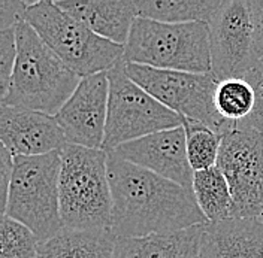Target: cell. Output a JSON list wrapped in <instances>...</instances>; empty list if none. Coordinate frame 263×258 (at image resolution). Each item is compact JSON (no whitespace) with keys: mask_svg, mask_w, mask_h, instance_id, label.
<instances>
[{"mask_svg":"<svg viewBox=\"0 0 263 258\" xmlns=\"http://www.w3.org/2000/svg\"><path fill=\"white\" fill-rule=\"evenodd\" d=\"M112 193L111 231L117 239L174 233L206 224L193 190L108 154Z\"/></svg>","mask_w":263,"mask_h":258,"instance_id":"obj_1","label":"cell"},{"mask_svg":"<svg viewBox=\"0 0 263 258\" xmlns=\"http://www.w3.org/2000/svg\"><path fill=\"white\" fill-rule=\"evenodd\" d=\"M16 63L2 105L55 116L81 82L27 21L16 26Z\"/></svg>","mask_w":263,"mask_h":258,"instance_id":"obj_2","label":"cell"},{"mask_svg":"<svg viewBox=\"0 0 263 258\" xmlns=\"http://www.w3.org/2000/svg\"><path fill=\"white\" fill-rule=\"evenodd\" d=\"M60 215L63 228H111L112 193L108 152L66 144L60 151Z\"/></svg>","mask_w":263,"mask_h":258,"instance_id":"obj_3","label":"cell"},{"mask_svg":"<svg viewBox=\"0 0 263 258\" xmlns=\"http://www.w3.org/2000/svg\"><path fill=\"white\" fill-rule=\"evenodd\" d=\"M123 62L164 70L211 73L210 27L206 23L169 24L138 16L124 45Z\"/></svg>","mask_w":263,"mask_h":258,"instance_id":"obj_4","label":"cell"},{"mask_svg":"<svg viewBox=\"0 0 263 258\" xmlns=\"http://www.w3.org/2000/svg\"><path fill=\"white\" fill-rule=\"evenodd\" d=\"M62 154L14 157V175L3 215L29 227L41 243L63 230L60 215Z\"/></svg>","mask_w":263,"mask_h":258,"instance_id":"obj_5","label":"cell"},{"mask_svg":"<svg viewBox=\"0 0 263 258\" xmlns=\"http://www.w3.org/2000/svg\"><path fill=\"white\" fill-rule=\"evenodd\" d=\"M26 21L49 49L81 78L108 72L123 60L124 47L106 41L66 14L55 2H32Z\"/></svg>","mask_w":263,"mask_h":258,"instance_id":"obj_6","label":"cell"},{"mask_svg":"<svg viewBox=\"0 0 263 258\" xmlns=\"http://www.w3.org/2000/svg\"><path fill=\"white\" fill-rule=\"evenodd\" d=\"M109 100L102 149L112 152L132 141L182 126V116L156 100L127 76L120 60L108 70Z\"/></svg>","mask_w":263,"mask_h":258,"instance_id":"obj_7","label":"cell"},{"mask_svg":"<svg viewBox=\"0 0 263 258\" xmlns=\"http://www.w3.org/2000/svg\"><path fill=\"white\" fill-rule=\"evenodd\" d=\"M132 81L182 118L205 124L220 136L236 124L221 118L214 106L217 78L213 73L164 70L149 66L124 63Z\"/></svg>","mask_w":263,"mask_h":258,"instance_id":"obj_8","label":"cell"},{"mask_svg":"<svg viewBox=\"0 0 263 258\" xmlns=\"http://www.w3.org/2000/svg\"><path fill=\"white\" fill-rule=\"evenodd\" d=\"M217 167L229 184L232 218H263V133L241 124L226 131Z\"/></svg>","mask_w":263,"mask_h":258,"instance_id":"obj_9","label":"cell"},{"mask_svg":"<svg viewBox=\"0 0 263 258\" xmlns=\"http://www.w3.org/2000/svg\"><path fill=\"white\" fill-rule=\"evenodd\" d=\"M210 27L211 73L217 81L244 78L254 65L253 27L247 0H223Z\"/></svg>","mask_w":263,"mask_h":258,"instance_id":"obj_10","label":"cell"},{"mask_svg":"<svg viewBox=\"0 0 263 258\" xmlns=\"http://www.w3.org/2000/svg\"><path fill=\"white\" fill-rule=\"evenodd\" d=\"M109 100L108 72L82 78L55 120L67 144L102 149Z\"/></svg>","mask_w":263,"mask_h":258,"instance_id":"obj_11","label":"cell"},{"mask_svg":"<svg viewBox=\"0 0 263 258\" xmlns=\"http://www.w3.org/2000/svg\"><path fill=\"white\" fill-rule=\"evenodd\" d=\"M109 154L185 188L192 190L193 187L195 172L189 162L185 130L182 126L123 144Z\"/></svg>","mask_w":263,"mask_h":258,"instance_id":"obj_12","label":"cell"},{"mask_svg":"<svg viewBox=\"0 0 263 258\" xmlns=\"http://www.w3.org/2000/svg\"><path fill=\"white\" fill-rule=\"evenodd\" d=\"M0 139L14 157H36L62 151L67 144L55 116L2 105Z\"/></svg>","mask_w":263,"mask_h":258,"instance_id":"obj_13","label":"cell"},{"mask_svg":"<svg viewBox=\"0 0 263 258\" xmlns=\"http://www.w3.org/2000/svg\"><path fill=\"white\" fill-rule=\"evenodd\" d=\"M55 3L98 36L123 47L138 18L132 0H63Z\"/></svg>","mask_w":263,"mask_h":258,"instance_id":"obj_14","label":"cell"},{"mask_svg":"<svg viewBox=\"0 0 263 258\" xmlns=\"http://www.w3.org/2000/svg\"><path fill=\"white\" fill-rule=\"evenodd\" d=\"M203 258H263V218H228L205 224Z\"/></svg>","mask_w":263,"mask_h":258,"instance_id":"obj_15","label":"cell"},{"mask_svg":"<svg viewBox=\"0 0 263 258\" xmlns=\"http://www.w3.org/2000/svg\"><path fill=\"white\" fill-rule=\"evenodd\" d=\"M203 231L205 224H199L174 233L117 239L115 258H203Z\"/></svg>","mask_w":263,"mask_h":258,"instance_id":"obj_16","label":"cell"},{"mask_svg":"<svg viewBox=\"0 0 263 258\" xmlns=\"http://www.w3.org/2000/svg\"><path fill=\"white\" fill-rule=\"evenodd\" d=\"M115 243L111 228H63L48 242L39 245V258H115Z\"/></svg>","mask_w":263,"mask_h":258,"instance_id":"obj_17","label":"cell"},{"mask_svg":"<svg viewBox=\"0 0 263 258\" xmlns=\"http://www.w3.org/2000/svg\"><path fill=\"white\" fill-rule=\"evenodd\" d=\"M223 0H151L135 2L136 16L153 21L182 24L210 23Z\"/></svg>","mask_w":263,"mask_h":258,"instance_id":"obj_18","label":"cell"},{"mask_svg":"<svg viewBox=\"0 0 263 258\" xmlns=\"http://www.w3.org/2000/svg\"><path fill=\"white\" fill-rule=\"evenodd\" d=\"M192 190L197 206L208 223H218L232 218L233 199L230 194L229 184L217 166L195 172Z\"/></svg>","mask_w":263,"mask_h":258,"instance_id":"obj_19","label":"cell"},{"mask_svg":"<svg viewBox=\"0 0 263 258\" xmlns=\"http://www.w3.org/2000/svg\"><path fill=\"white\" fill-rule=\"evenodd\" d=\"M254 91L244 78L218 81L214 93V106L226 121L238 124L247 120L254 109Z\"/></svg>","mask_w":263,"mask_h":258,"instance_id":"obj_20","label":"cell"},{"mask_svg":"<svg viewBox=\"0 0 263 258\" xmlns=\"http://www.w3.org/2000/svg\"><path fill=\"white\" fill-rule=\"evenodd\" d=\"M182 127L185 130L187 155L193 172H200L217 166L221 136L202 123L182 118Z\"/></svg>","mask_w":263,"mask_h":258,"instance_id":"obj_21","label":"cell"},{"mask_svg":"<svg viewBox=\"0 0 263 258\" xmlns=\"http://www.w3.org/2000/svg\"><path fill=\"white\" fill-rule=\"evenodd\" d=\"M41 242L32 230L3 215L0 233V258H37Z\"/></svg>","mask_w":263,"mask_h":258,"instance_id":"obj_22","label":"cell"},{"mask_svg":"<svg viewBox=\"0 0 263 258\" xmlns=\"http://www.w3.org/2000/svg\"><path fill=\"white\" fill-rule=\"evenodd\" d=\"M16 29L0 30V96H6L16 63Z\"/></svg>","mask_w":263,"mask_h":258,"instance_id":"obj_23","label":"cell"},{"mask_svg":"<svg viewBox=\"0 0 263 258\" xmlns=\"http://www.w3.org/2000/svg\"><path fill=\"white\" fill-rule=\"evenodd\" d=\"M244 80L253 87L256 102H254V109L250 113V116L238 124L253 127L263 133V62L260 60L254 62V65L244 75Z\"/></svg>","mask_w":263,"mask_h":258,"instance_id":"obj_24","label":"cell"},{"mask_svg":"<svg viewBox=\"0 0 263 258\" xmlns=\"http://www.w3.org/2000/svg\"><path fill=\"white\" fill-rule=\"evenodd\" d=\"M30 3L26 0H0V30L16 29L21 21H26V11Z\"/></svg>","mask_w":263,"mask_h":258,"instance_id":"obj_25","label":"cell"},{"mask_svg":"<svg viewBox=\"0 0 263 258\" xmlns=\"http://www.w3.org/2000/svg\"><path fill=\"white\" fill-rule=\"evenodd\" d=\"M251 27H253V52L256 60L263 62V0H247Z\"/></svg>","mask_w":263,"mask_h":258,"instance_id":"obj_26","label":"cell"},{"mask_svg":"<svg viewBox=\"0 0 263 258\" xmlns=\"http://www.w3.org/2000/svg\"><path fill=\"white\" fill-rule=\"evenodd\" d=\"M14 175V155L2 145L0 149V182H2V210H5L9 187Z\"/></svg>","mask_w":263,"mask_h":258,"instance_id":"obj_27","label":"cell"},{"mask_svg":"<svg viewBox=\"0 0 263 258\" xmlns=\"http://www.w3.org/2000/svg\"><path fill=\"white\" fill-rule=\"evenodd\" d=\"M37 258H39V257H37Z\"/></svg>","mask_w":263,"mask_h":258,"instance_id":"obj_28","label":"cell"}]
</instances>
